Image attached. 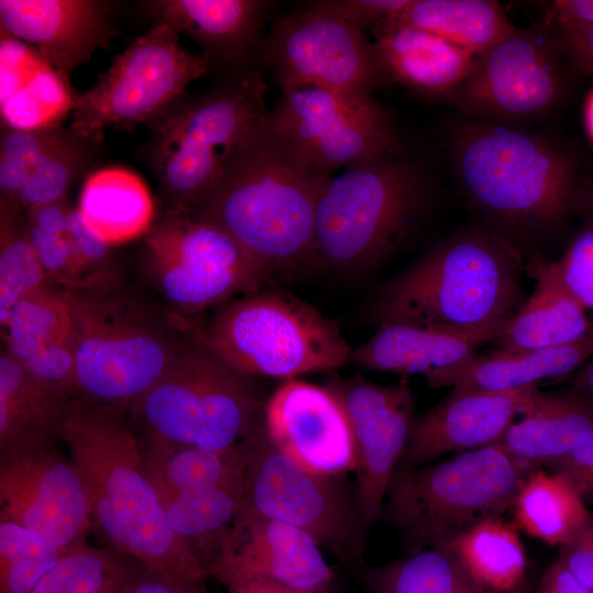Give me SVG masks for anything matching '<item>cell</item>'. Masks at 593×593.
Returning a JSON list of instances; mask_svg holds the SVG:
<instances>
[{
	"instance_id": "f546056e",
	"label": "cell",
	"mask_w": 593,
	"mask_h": 593,
	"mask_svg": "<svg viewBox=\"0 0 593 593\" xmlns=\"http://www.w3.org/2000/svg\"><path fill=\"white\" fill-rule=\"evenodd\" d=\"M497 336L496 333L457 335L400 324L384 325L368 340L351 348L348 365L428 378L471 357Z\"/></svg>"
},
{
	"instance_id": "8fae6325",
	"label": "cell",
	"mask_w": 593,
	"mask_h": 593,
	"mask_svg": "<svg viewBox=\"0 0 593 593\" xmlns=\"http://www.w3.org/2000/svg\"><path fill=\"white\" fill-rule=\"evenodd\" d=\"M144 267L158 299L191 320L270 284L230 235L190 213L165 212L155 221L144 236Z\"/></svg>"
},
{
	"instance_id": "db71d44e",
	"label": "cell",
	"mask_w": 593,
	"mask_h": 593,
	"mask_svg": "<svg viewBox=\"0 0 593 593\" xmlns=\"http://www.w3.org/2000/svg\"><path fill=\"white\" fill-rule=\"evenodd\" d=\"M227 590L228 593H300L290 589L265 582H247L235 584L228 586Z\"/></svg>"
},
{
	"instance_id": "8d00e7d4",
	"label": "cell",
	"mask_w": 593,
	"mask_h": 593,
	"mask_svg": "<svg viewBox=\"0 0 593 593\" xmlns=\"http://www.w3.org/2000/svg\"><path fill=\"white\" fill-rule=\"evenodd\" d=\"M244 480L198 493H158L167 522L208 568L219 553L238 512Z\"/></svg>"
},
{
	"instance_id": "ba28073f",
	"label": "cell",
	"mask_w": 593,
	"mask_h": 593,
	"mask_svg": "<svg viewBox=\"0 0 593 593\" xmlns=\"http://www.w3.org/2000/svg\"><path fill=\"white\" fill-rule=\"evenodd\" d=\"M538 466L495 444L433 465L396 467L381 516L411 552L445 545L480 521L501 515Z\"/></svg>"
},
{
	"instance_id": "3957f363",
	"label": "cell",
	"mask_w": 593,
	"mask_h": 593,
	"mask_svg": "<svg viewBox=\"0 0 593 593\" xmlns=\"http://www.w3.org/2000/svg\"><path fill=\"white\" fill-rule=\"evenodd\" d=\"M524 301L517 248L494 231L467 227L383 283L368 313L379 327L500 335Z\"/></svg>"
},
{
	"instance_id": "680465c9",
	"label": "cell",
	"mask_w": 593,
	"mask_h": 593,
	"mask_svg": "<svg viewBox=\"0 0 593 593\" xmlns=\"http://www.w3.org/2000/svg\"><path fill=\"white\" fill-rule=\"evenodd\" d=\"M473 593H519V592H517V590L511 591V592H499V591H493V590L482 588V586L477 584Z\"/></svg>"
},
{
	"instance_id": "836d02e7",
	"label": "cell",
	"mask_w": 593,
	"mask_h": 593,
	"mask_svg": "<svg viewBox=\"0 0 593 593\" xmlns=\"http://www.w3.org/2000/svg\"><path fill=\"white\" fill-rule=\"evenodd\" d=\"M398 25L427 31L474 56L514 30L502 5L491 0H411L392 24Z\"/></svg>"
},
{
	"instance_id": "e0dca14e",
	"label": "cell",
	"mask_w": 593,
	"mask_h": 593,
	"mask_svg": "<svg viewBox=\"0 0 593 593\" xmlns=\"http://www.w3.org/2000/svg\"><path fill=\"white\" fill-rule=\"evenodd\" d=\"M0 519L63 552L86 545L92 529L86 486L57 441L0 452Z\"/></svg>"
},
{
	"instance_id": "30bf717a",
	"label": "cell",
	"mask_w": 593,
	"mask_h": 593,
	"mask_svg": "<svg viewBox=\"0 0 593 593\" xmlns=\"http://www.w3.org/2000/svg\"><path fill=\"white\" fill-rule=\"evenodd\" d=\"M253 377L219 357L199 336L144 394L130 417L142 435L179 446L230 448L264 424Z\"/></svg>"
},
{
	"instance_id": "6da1fadb",
	"label": "cell",
	"mask_w": 593,
	"mask_h": 593,
	"mask_svg": "<svg viewBox=\"0 0 593 593\" xmlns=\"http://www.w3.org/2000/svg\"><path fill=\"white\" fill-rule=\"evenodd\" d=\"M332 177L283 138L269 115L190 214L230 235L270 284L304 277L316 270V213Z\"/></svg>"
},
{
	"instance_id": "cb8c5ba5",
	"label": "cell",
	"mask_w": 593,
	"mask_h": 593,
	"mask_svg": "<svg viewBox=\"0 0 593 593\" xmlns=\"http://www.w3.org/2000/svg\"><path fill=\"white\" fill-rule=\"evenodd\" d=\"M4 349L36 380L76 399L72 325L59 289L22 298L1 328Z\"/></svg>"
},
{
	"instance_id": "2e32d148",
	"label": "cell",
	"mask_w": 593,
	"mask_h": 593,
	"mask_svg": "<svg viewBox=\"0 0 593 593\" xmlns=\"http://www.w3.org/2000/svg\"><path fill=\"white\" fill-rule=\"evenodd\" d=\"M257 60L280 88L315 86L372 96L385 80L366 33L310 3L272 24Z\"/></svg>"
},
{
	"instance_id": "d4e9b609",
	"label": "cell",
	"mask_w": 593,
	"mask_h": 593,
	"mask_svg": "<svg viewBox=\"0 0 593 593\" xmlns=\"http://www.w3.org/2000/svg\"><path fill=\"white\" fill-rule=\"evenodd\" d=\"M1 126L43 131L61 126L71 113L75 91L31 45L1 32Z\"/></svg>"
},
{
	"instance_id": "7bdbcfd3",
	"label": "cell",
	"mask_w": 593,
	"mask_h": 593,
	"mask_svg": "<svg viewBox=\"0 0 593 593\" xmlns=\"http://www.w3.org/2000/svg\"><path fill=\"white\" fill-rule=\"evenodd\" d=\"M67 199L35 205L25 211L29 237L49 283L70 289L72 282L71 251L66 235L71 211Z\"/></svg>"
},
{
	"instance_id": "9f6ffc18",
	"label": "cell",
	"mask_w": 593,
	"mask_h": 593,
	"mask_svg": "<svg viewBox=\"0 0 593 593\" xmlns=\"http://www.w3.org/2000/svg\"><path fill=\"white\" fill-rule=\"evenodd\" d=\"M579 210L585 214H593V180L589 184H582Z\"/></svg>"
},
{
	"instance_id": "f5cc1de1",
	"label": "cell",
	"mask_w": 593,
	"mask_h": 593,
	"mask_svg": "<svg viewBox=\"0 0 593 593\" xmlns=\"http://www.w3.org/2000/svg\"><path fill=\"white\" fill-rule=\"evenodd\" d=\"M549 593H593L558 558L545 573L540 585Z\"/></svg>"
},
{
	"instance_id": "e575fe53",
	"label": "cell",
	"mask_w": 593,
	"mask_h": 593,
	"mask_svg": "<svg viewBox=\"0 0 593 593\" xmlns=\"http://www.w3.org/2000/svg\"><path fill=\"white\" fill-rule=\"evenodd\" d=\"M512 508L517 527L551 546L572 540L592 516L566 478L539 467L525 480Z\"/></svg>"
},
{
	"instance_id": "60d3db41",
	"label": "cell",
	"mask_w": 593,
	"mask_h": 593,
	"mask_svg": "<svg viewBox=\"0 0 593 593\" xmlns=\"http://www.w3.org/2000/svg\"><path fill=\"white\" fill-rule=\"evenodd\" d=\"M52 286L29 237L25 211L0 201V327L29 293Z\"/></svg>"
},
{
	"instance_id": "52a82bcc",
	"label": "cell",
	"mask_w": 593,
	"mask_h": 593,
	"mask_svg": "<svg viewBox=\"0 0 593 593\" xmlns=\"http://www.w3.org/2000/svg\"><path fill=\"white\" fill-rule=\"evenodd\" d=\"M423 171L402 156L334 175L316 213V270L367 271L413 233L430 202Z\"/></svg>"
},
{
	"instance_id": "f35d334b",
	"label": "cell",
	"mask_w": 593,
	"mask_h": 593,
	"mask_svg": "<svg viewBox=\"0 0 593 593\" xmlns=\"http://www.w3.org/2000/svg\"><path fill=\"white\" fill-rule=\"evenodd\" d=\"M99 145L80 136L69 126L57 127L51 143L9 203L26 210L66 199L71 184L91 168Z\"/></svg>"
},
{
	"instance_id": "c3c4849f",
	"label": "cell",
	"mask_w": 593,
	"mask_h": 593,
	"mask_svg": "<svg viewBox=\"0 0 593 593\" xmlns=\"http://www.w3.org/2000/svg\"><path fill=\"white\" fill-rule=\"evenodd\" d=\"M545 467L566 478L584 503H593V437Z\"/></svg>"
},
{
	"instance_id": "ac0fdd59",
	"label": "cell",
	"mask_w": 593,
	"mask_h": 593,
	"mask_svg": "<svg viewBox=\"0 0 593 593\" xmlns=\"http://www.w3.org/2000/svg\"><path fill=\"white\" fill-rule=\"evenodd\" d=\"M343 404L356 451L355 501L365 529L381 516L384 497L414 425V394L406 379L378 384L362 377H332L325 384Z\"/></svg>"
},
{
	"instance_id": "1f68e13d",
	"label": "cell",
	"mask_w": 593,
	"mask_h": 593,
	"mask_svg": "<svg viewBox=\"0 0 593 593\" xmlns=\"http://www.w3.org/2000/svg\"><path fill=\"white\" fill-rule=\"evenodd\" d=\"M77 210L87 226L112 247L145 236L155 223V203L146 183L122 167L88 175Z\"/></svg>"
},
{
	"instance_id": "9a60e30c",
	"label": "cell",
	"mask_w": 593,
	"mask_h": 593,
	"mask_svg": "<svg viewBox=\"0 0 593 593\" xmlns=\"http://www.w3.org/2000/svg\"><path fill=\"white\" fill-rule=\"evenodd\" d=\"M569 76L545 24L514 29L474 56L470 72L448 100L470 114L493 121L527 122L546 115L560 103Z\"/></svg>"
},
{
	"instance_id": "f6af8a7d",
	"label": "cell",
	"mask_w": 593,
	"mask_h": 593,
	"mask_svg": "<svg viewBox=\"0 0 593 593\" xmlns=\"http://www.w3.org/2000/svg\"><path fill=\"white\" fill-rule=\"evenodd\" d=\"M586 215L563 255L556 261L574 298L586 310H593V214Z\"/></svg>"
},
{
	"instance_id": "5b68a950",
	"label": "cell",
	"mask_w": 593,
	"mask_h": 593,
	"mask_svg": "<svg viewBox=\"0 0 593 593\" xmlns=\"http://www.w3.org/2000/svg\"><path fill=\"white\" fill-rule=\"evenodd\" d=\"M459 187L493 225L516 237L545 234L579 210L582 184L562 149L501 123H470L451 137Z\"/></svg>"
},
{
	"instance_id": "11a10c76",
	"label": "cell",
	"mask_w": 593,
	"mask_h": 593,
	"mask_svg": "<svg viewBox=\"0 0 593 593\" xmlns=\"http://www.w3.org/2000/svg\"><path fill=\"white\" fill-rule=\"evenodd\" d=\"M573 389L593 400V358H591L573 379Z\"/></svg>"
},
{
	"instance_id": "4fadbf2b",
	"label": "cell",
	"mask_w": 593,
	"mask_h": 593,
	"mask_svg": "<svg viewBox=\"0 0 593 593\" xmlns=\"http://www.w3.org/2000/svg\"><path fill=\"white\" fill-rule=\"evenodd\" d=\"M247 440L238 512L296 527L343 561L360 556L366 529L342 477L317 475L296 465L275 447L265 424Z\"/></svg>"
},
{
	"instance_id": "83f0119b",
	"label": "cell",
	"mask_w": 593,
	"mask_h": 593,
	"mask_svg": "<svg viewBox=\"0 0 593 593\" xmlns=\"http://www.w3.org/2000/svg\"><path fill=\"white\" fill-rule=\"evenodd\" d=\"M528 271L535 279L533 293L491 343L493 349L507 353L541 349L584 337L593 320L568 289L557 261L533 260Z\"/></svg>"
},
{
	"instance_id": "94428289",
	"label": "cell",
	"mask_w": 593,
	"mask_h": 593,
	"mask_svg": "<svg viewBox=\"0 0 593 593\" xmlns=\"http://www.w3.org/2000/svg\"><path fill=\"white\" fill-rule=\"evenodd\" d=\"M537 593H549V592L542 589L541 586H539Z\"/></svg>"
},
{
	"instance_id": "484cf974",
	"label": "cell",
	"mask_w": 593,
	"mask_h": 593,
	"mask_svg": "<svg viewBox=\"0 0 593 593\" xmlns=\"http://www.w3.org/2000/svg\"><path fill=\"white\" fill-rule=\"evenodd\" d=\"M593 358V321L581 339L556 347L507 353L491 349L474 354L428 378L432 389L457 387L507 391L537 385L540 380L564 377Z\"/></svg>"
},
{
	"instance_id": "bcb514c9",
	"label": "cell",
	"mask_w": 593,
	"mask_h": 593,
	"mask_svg": "<svg viewBox=\"0 0 593 593\" xmlns=\"http://www.w3.org/2000/svg\"><path fill=\"white\" fill-rule=\"evenodd\" d=\"M411 0H318L310 4L328 11L361 31L374 34L392 26Z\"/></svg>"
},
{
	"instance_id": "7dc6e473",
	"label": "cell",
	"mask_w": 593,
	"mask_h": 593,
	"mask_svg": "<svg viewBox=\"0 0 593 593\" xmlns=\"http://www.w3.org/2000/svg\"><path fill=\"white\" fill-rule=\"evenodd\" d=\"M546 26L570 75L593 76V24Z\"/></svg>"
},
{
	"instance_id": "9c48e42d",
	"label": "cell",
	"mask_w": 593,
	"mask_h": 593,
	"mask_svg": "<svg viewBox=\"0 0 593 593\" xmlns=\"http://www.w3.org/2000/svg\"><path fill=\"white\" fill-rule=\"evenodd\" d=\"M204 343L237 371L286 380L348 363L351 348L335 322L282 290L233 299L200 324Z\"/></svg>"
},
{
	"instance_id": "74e56055",
	"label": "cell",
	"mask_w": 593,
	"mask_h": 593,
	"mask_svg": "<svg viewBox=\"0 0 593 593\" xmlns=\"http://www.w3.org/2000/svg\"><path fill=\"white\" fill-rule=\"evenodd\" d=\"M363 579L372 593H473L477 586L446 545L367 569Z\"/></svg>"
},
{
	"instance_id": "f1b7e54d",
	"label": "cell",
	"mask_w": 593,
	"mask_h": 593,
	"mask_svg": "<svg viewBox=\"0 0 593 593\" xmlns=\"http://www.w3.org/2000/svg\"><path fill=\"white\" fill-rule=\"evenodd\" d=\"M494 443L515 458L545 466L593 437V400L577 390L539 392Z\"/></svg>"
},
{
	"instance_id": "816d5d0a",
	"label": "cell",
	"mask_w": 593,
	"mask_h": 593,
	"mask_svg": "<svg viewBox=\"0 0 593 593\" xmlns=\"http://www.w3.org/2000/svg\"><path fill=\"white\" fill-rule=\"evenodd\" d=\"M131 593H205L202 583L168 580L139 567L126 583Z\"/></svg>"
},
{
	"instance_id": "4316f807",
	"label": "cell",
	"mask_w": 593,
	"mask_h": 593,
	"mask_svg": "<svg viewBox=\"0 0 593 593\" xmlns=\"http://www.w3.org/2000/svg\"><path fill=\"white\" fill-rule=\"evenodd\" d=\"M373 36L384 79L426 97L448 98L474 61V55L467 49L413 26H392Z\"/></svg>"
},
{
	"instance_id": "6f0895ef",
	"label": "cell",
	"mask_w": 593,
	"mask_h": 593,
	"mask_svg": "<svg viewBox=\"0 0 593 593\" xmlns=\"http://www.w3.org/2000/svg\"><path fill=\"white\" fill-rule=\"evenodd\" d=\"M585 126L591 141L593 142V89L588 96L584 108Z\"/></svg>"
},
{
	"instance_id": "603a6c76",
	"label": "cell",
	"mask_w": 593,
	"mask_h": 593,
	"mask_svg": "<svg viewBox=\"0 0 593 593\" xmlns=\"http://www.w3.org/2000/svg\"><path fill=\"white\" fill-rule=\"evenodd\" d=\"M145 7L154 24L191 37L210 67L230 74L253 67L271 2L262 0H155Z\"/></svg>"
},
{
	"instance_id": "91938a15",
	"label": "cell",
	"mask_w": 593,
	"mask_h": 593,
	"mask_svg": "<svg viewBox=\"0 0 593 593\" xmlns=\"http://www.w3.org/2000/svg\"><path fill=\"white\" fill-rule=\"evenodd\" d=\"M588 529L589 532L591 533L592 537H593V515L591 516L590 521L588 522Z\"/></svg>"
},
{
	"instance_id": "7a4b0ae2",
	"label": "cell",
	"mask_w": 593,
	"mask_h": 593,
	"mask_svg": "<svg viewBox=\"0 0 593 593\" xmlns=\"http://www.w3.org/2000/svg\"><path fill=\"white\" fill-rule=\"evenodd\" d=\"M61 440L85 483L92 528L109 547L168 580L203 583L202 562L167 522L130 414L75 399Z\"/></svg>"
},
{
	"instance_id": "d6986e66",
	"label": "cell",
	"mask_w": 593,
	"mask_h": 593,
	"mask_svg": "<svg viewBox=\"0 0 593 593\" xmlns=\"http://www.w3.org/2000/svg\"><path fill=\"white\" fill-rule=\"evenodd\" d=\"M320 548L296 527L237 512L208 575L226 588L265 582L300 593H328L334 571Z\"/></svg>"
},
{
	"instance_id": "277c9868",
	"label": "cell",
	"mask_w": 593,
	"mask_h": 593,
	"mask_svg": "<svg viewBox=\"0 0 593 593\" xmlns=\"http://www.w3.org/2000/svg\"><path fill=\"white\" fill-rule=\"evenodd\" d=\"M69 311L76 399L131 413L174 359L198 336L200 323L158 298L119 282L59 289Z\"/></svg>"
},
{
	"instance_id": "8992f818",
	"label": "cell",
	"mask_w": 593,
	"mask_h": 593,
	"mask_svg": "<svg viewBox=\"0 0 593 593\" xmlns=\"http://www.w3.org/2000/svg\"><path fill=\"white\" fill-rule=\"evenodd\" d=\"M266 83L253 67L199 94L186 93L147 125L146 164L165 212L191 213L239 148L268 121Z\"/></svg>"
},
{
	"instance_id": "7402d4cb",
	"label": "cell",
	"mask_w": 593,
	"mask_h": 593,
	"mask_svg": "<svg viewBox=\"0 0 593 593\" xmlns=\"http://www.w3.org/2000/svg\"><path fill=\"white\" fill-rule=\"evenodd\" d=\"M537 390V385L507 391L454 387L414 421L404 463L421 466L449 452L494 444Z\"/></svg>"
},
{
	"instance_id": "ffe728a7",
	"label": "cell",
	"mask_w": 593,
	"mask_h": 593,
	"mask_svg": "<svg viewBox=\"0 0 593 593\" xmlns=\"http://www.w3.org/2000/svg\"><path fill=\"white\" fill-rule=\"evenodd\" d=\"M264 424L275 447L311 473L342 477L356 468L349 419L325 385L286 380L265 402Z\"/></svg>"
},
{
	"instance_id": "5bb4252c",
	"label": "cell",
	"mask_w": 593,
	"mask_h": 593,
	"mask_svg": "<svg viewBox=\"0 0 593 593\" xmlns=\"http://www.w3.org/2000/svg\"><path fill=\"white\" fill-rule=\"evenodd\" d=\"M281 91L270 123L322 172L403 155L391 116L372 96L315 86Z\"/></svg>"
},
{
	"instance_id": "ab89813d",
	"label": "cell",
	"mask_w": 593,
	"mask_h": 593,
	"mask_svg": "<svg viewBox=\"0 0 593 593\" xmlns=\"http://www.w3.org/2000/svg\"><path fill=\"white\" fill-rule=\"evenodd\" d=\"M131 560L111 547L86 544L65 551L32 593H119L141 567Z\"/></svg>"
},
{
	"instance_id": "f907efd6",
	"label": "cell",
	"mask_w": 593,
	"mask_h": 593,
	"mask_svg": "<svg viewBox=\"0 0 593 593\" xmlns=\"http://www.w3.org/2000/svg\"><path fill=\"white\" fill-rule=\"evenodd\" d=\"M593 24V0H556L545 5V25Z\"/></svg>"
},
{
	"instance_id": "d590c367",
	"label": "cell",
	"mask_w": 593,
	"mask_h": 593,
	"mask_svg": "<svg viewBox=\"0 0 593 593\" xmlns=\"http://www.w3.org/2000/svg\"><path fill=\"white\" fill-rule=\"evenodd\" d=\"M478 585L499 592L518 589L526 556L514 525L501 517L480 521L445 544Z\"/></svg>"
},
{
	"instance_id": "7c38bea8",
	"label": "cell",
	"mask_w": 593,
	"mask_h": 593,
	"mask_svg": "<svg viewBox=\"0 0 593 593\" xmlns=\"http://www.w3.org/2000/svg\"><path fill=\"white\" fill-rule=\"evenodd\" d=\"M209 69L201 54L181 45L177 32L166 24H154L114 57L91 89L75 92L69 127L101 144L109 127L147 126Z\"/></svg>"
},
{
	"instance_id": "ee69618b",
	"label": "cell",
	"mask_w": 593,
	"mask_h": 593,
	"mask_svg": "<svg viewBox=\"0 0 593 593\" xmlns=\"http://www.w3.org/2000/svg\"><path fill=\"white\" fill-rule=\"evenodd\" d=\"M56 128L20 131L1 126L0 201L11 202L15 198Z\"/></svg>"
},
{
	"instance_id": "44dd1931",
	"label": "cell",
	"mask_w": 593,
	"mask_h": 593,
	"mask_svg": "<svg viewBox=\"0 0 593 593\" xmlns=\"http://www.w3.org/2000/svg\"><path fill=\"white\" fill-rule=\"evenodd\" d=\"M113 2L0 0L1 32L33 46L66 80L118 35Z\"/></svg>"
},
{
	"instance_id": "681fc988",
	"label": "cell",
	"mask_w": 593,
	"mask_h": 593,
	"mask_svg": "<svg viewBox=\"0 0 593 593\" xmlns=\"http://www.w3.org/2000/svg\"><path fill=\"white\" fill-rule=\"evenodd\" d=\"M586 525L572 540L560 546L559 559L585 588L593 592V537Z\"/></svg>"
},
{
	"instance_id": "4dcf8cb0",
	"label": "cell",
	"mask_w": 593,
	"mask_h": 593,
	"mask_svg": "<svg viewBox=\"0 0 593 593\" xmlns=\"http://www.w3.org/2000/svg\"><path fill=\"white\" fill-rule=\"evenodd\" d=\"M74 400L36 380L2 348L0 452L61 440Z\"/></svg>"
},
{
	"instance_id": "d6a6232c",
	"label": "cell",
	"mask_w": 593,
	"mask_h": 593,
	"mask_svg": "<svg viewBox=\"0 0 593 593\" xmlns=\"http://www.w3.org/2000/svg\"><path fill=\"white\" fill-rule=\"evenodd\" d=\"M247 439L224 449L172 445L145 435L138 441L145 470L157 492L186 494L243 481Z\"/></svg>"
},
{
	"instance_id": "b9f144b4",
	"label": "cell",
	"mask_w": 593,
	"mask_h": 593,
	"mask_svg": "<svg viewBox=\"0 0 593 593\" xmlns=\"http://www.w3.org/2000/svg\"><path fill=\"white\" fill-rule=\"evenodd\" d=\"M63 553L26 528L0 519V593H32Z\"/></svg>"
}]
</instances>
